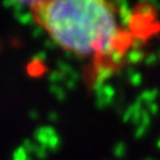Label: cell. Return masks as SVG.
Returning <instances> with one entry per match:
<instances>
[{
    "label": "cell",
    "instance_id": "obj_1",
    "mask_svg": "<svg viewBox=\"0 0 160 160\" xmlns=\"http://www.w3.org/2000/svg\"><path fill=\"white\" fill-rule=\"evenodd\" d=\"M29 8L52 41L74 56L102 57L120 39L117 12L103 0H47L30 3Z\"/></svg>",
    "mask_w": 160,
    "mask_h": 160
}]
</instances>
